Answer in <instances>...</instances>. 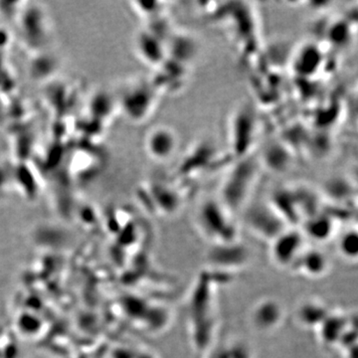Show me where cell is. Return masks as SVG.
Instances as JSON below:
<instances>
[{"instance_id":"6da1fadb","label":"cell","mask_w":358,"mask_h":358,"mask_svg":"<svg viewBox=\"0 0 358 358\" xmlns=\"http://www.w3.org/2000/svg\"><path fill=\"white\" fill-rule=\"evenodd\" d=\"M260 160L252 155L237 160L226 174L221 185V202L229 211L242 208L255 187L260 169Z\"/></svg>"},{"instance_id":"7a4b0ae2","label":"cell","mask_w":358,"mask_h":358,"mask_svg":"<svg viewBox=\"0 0 358 358\" xmlns=\"http://www.w3.org/2000/svg\"><path fill=\"white\" fill-rule=\"evenodd\" d=\"M258 131L259 122L254 110L249 105L238 107L229 122L231 152L238 159L251 155Z\"/></svg>"},{"instance_id":"3957f363","label":"cell","mask_w":358,"mask_h":358,"mask_svg":"<svg viewBox=\"0 0 358 358\" xmlns=\"http://www.w3.org/2000/svg\"><path fill=\"white\" fill-rule=\"evenodd\" d=\"M230 213L219 199H207L197 210V225L200 231L214 242L215 240L221 243L232 241L235 226Z\"/></svg>"},{"instance_id":"277c9868","label":"cell","mask_w":358,"mask_h":358,"mask_svg":"<svg viewBox=\"0 0 358 358\" xmlns=\"http://www.w3.org/2000/svg\"><path fill=\"white\" fill-rule=\"evenodd\" d=\"M159 100V89L152 82L129 84L119 96V107L134 122H143L154 113Z\"/></svg>"},{"instance_id":"5b68a950","label":"cell","mask_w":358,"mask_h":358,"mask_svg":"<svg viewBox=\"0 0 358 358\" xmlns=\"http://www.w3.org/2000/svg\"><path fill=\"white\" fill-rule=\"evenodd\" d=\"M178 148V134L166 126L155 127L148 131L145 148L150 159L166 162L173 157Z\"/></svg>"},{"instance_id":"8992f818","label":"cell","mask_w":358,"mask_h":358,"mask_svg":"<svg viewBox=\"0 0 358 358\" xmlns=\"http://www.w3.org/2000/svg\"><path fill=\"white\" fill-rule=\"evenodd\" d=\"M154 30H143L134 40L136 53L145 64L159 67L167 59V43Z\"/></svg>"},{"instance_id":"52a82bcc","label":"cell","mask_w":358,"mask_h":358,"mask_svg":"<svg viewBox=\"0 0 358 358\" xmlns=\"http://www.w3.org/2000/svg\"><path fill=\"white\" fill-rule=\"evenodd\" d=\"M248 222L252 229L268 235V230L275 231V234L279 236L284 232L285 220L275 211L272 205H258L250 210Z\"/></svg>"},{"instance_id":"ba28073f","label":"cell","mask_w":358,"mask_h":358,"mask_svg":"<svg viewBox=\"0 0 358 358\" xmlns=\"http://www.w3.org/2000/svg\"><path fill=\"white\" fill-rule=\"evenodd\" d=\"M303 239L296 231H284L274 239L273 255L278 264L287 265L294 258L299 260L303 253Z\"/></svg>"},{"instance_id":"9c48e42d","label":"cell","mask_w":358,"mask_h":358,"mask_svg":"<svg viewBox=\"0 0 358 358\" xmlns=\"http://www.w3.org/2000/svg\"><path fill=\"white\" fill-rule=\"evenodd\" d=\"M260 164L274 173H284L292 164V154L285 143L272 141L262 152Z\"/></svg>"},{"instance_id":"30bf717a","label":"cell","mask_w":358,"mask_h":358,"mask_svg":"<svg viewBox=\"0 0 358 358\" xmlns=\"http://www.w3.org/2000/svg\"><path fill=\"white\" fill-rule=\"evenodd\" d=\"M322 62V54L315 46H306L294 59V69L301 75H310L319 68Z\"/></svg>"},{"instance_id":"8fae6325","label":"cell","mask_w":358,"mask_h":358,"mask_svg":"<svg viewBox=\"0 0 358 358\" xmlns=\"http://www.w3.org/2000/svg\"><path fill=\"white\" fill-rule=\"evenodd\" d=\"M298 261L301 272L307 275H320L327 270V258L320 252H303Z\"/></svg>"},{"instance_id":"7c38bea8","label":"cell","mask_w":358,"mask_h":358,"mask_svg":"<svg viewBox=\"0 0 358 358\" xmlns=\"http://www.w3.org/2000/svg\"><path fill=\"white\" fill-rule=\"evenodd\" d=\"M357 231H350V232L346 233L343 235V238L339 242V249H341V253L343 255L348 257L355 256L357 252Z\"/></svg>"}]
</instances>
